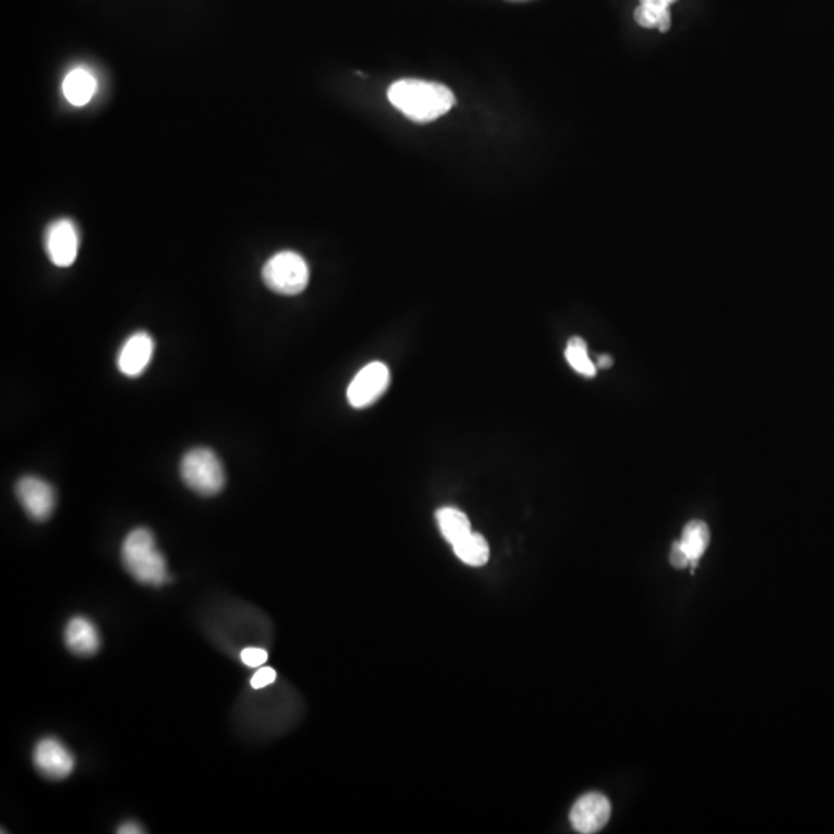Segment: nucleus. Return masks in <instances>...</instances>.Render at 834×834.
<instances>
[{
	"label": "nucleus",
	"mask_w": 834,
	"mask_h": 834,
	"mask_svg": "<svg viewBox=\"0 0 834 834\" xmlns=\"http://www.w3.org/2000/svg\"><path fill=\"white\" fill-rule=\"evenodd\" d=\"M268 651L262 648H246L240 652V660L248 668H260L268 662Z\"/></svg>",
	"instance_id": "obj_18"
},
{
	"label": "nucleus",
	"mask_w": 834,
	"mask_h": 834,
	"mask_svg": "<svg viewBox=\"0 0 834 834\" xmlns=\"http://www.w3.org/2000/svg\"><path fill=\"white\" fill-rule=\"evenodd\" d=\"M275 680H277V672H275V669L263 665L252 675L251 686L252 689H263L266 686L272 685Z\"/></svg>",
	"instance_id": "obj_19"
},
{
	"label": "nucleus",
	"mask_w": 834,
	"mask_h": 834,
	"mask_svg": "<svg viewBox=\"0 0 834 834\" xmlns=\"http://www.w3.org/2000/svg\"><path fill=\"white\" fill-rule=\"evenodd\" d=\"M17 501L33 521L44 523L53 515L56 492L53 485L38 476H24L16 484Z\"/></svg>",
	"instance_id": "obj_6"
},
{
	"label": "nucleus",
	"mask_w": 834,
	"mask_h": 834,
	"mask_svg": "<svg viewBox=\"0 0 834 834\" xmlns=\"http://www.w3.org/2000/svg\"><path fill=\"white\" fill-rule=\"evenodd\" d=\"M709 540H711V533H709L708 524L703 523L700 519H694L691 523L686 524L679 544L688 556L692 567L697 566L703 553L708 549Z\"/></svg>",
	"instance_id": "obj_14"
},
{
	"label": "nucleus",
	"mask_w": 834,
	"mask_h": 834,
	"mask_svg": "<svg viewBox=\"0 0 834 834\" xmlns=\"http://www.w3.org/2000/svg\"><path fill=\"white\" fill-rule=\"evenodd\" d=\"M391 374L387 365L382 362L368 363L351 380L350 387L346 391V397L351 407L368 408L384 396L385 391L390 387Z\"/></svg>",
	"instance_id": "obj_5"
},
{
	"label": "nucleus",
	"mask_w": 834,
	"mask_h": 834,
	"mask_svg": "<svg viewBox=\"0 0 834 834\" xmlns=\"http://www.w3.org/2000/svg\"><path fill=\"white\" fill-rule=\"evenodd\" d=\"M155 351V342L146 331L132 334L124 342L118 354V368L124 376L138 377L149 367Z\"/></svg>",
	"instance_id": "obj_10"
},
{
	"label": "nucleus",
	"mask_w": 834,
	"mask_h": 834,
	"mask_svg": "<svg viewBox=\"0 0 834 834\" xmlns=\"http://www.w3.org/2000/svg\"><path fill=\"white\" fill-rule=\"evenodd\" d=\"M436 519H438L442 536L451 546L465 538L468 533L473 532L468 516L461 510L455 509V507H442L441 510L436 512Z\"/></svg>",
	"instance_id": "obj_15"
},
{
	"label": "nucleus",
	"mask_w": 834,
	"mask_h": 834,
	"mask_svg": "<svg viewBox=\"0 0 834 834\" xmlns=\"http://www.w3.org/2000/svg\"><path fill=\"white\" fill-rule=\"evenodd\" d=\"M611 802L600 793H587L580 797L572 811L570 824L578 833L592 834L604 828L611 818Z\"/></svg>",
	"instance_id": "obj_9"
},
{
	"label": "nucleus",
	"mask_w": 834,
	"mask_h": 834,
	"mask_svg": "<svg viewBox=\"0 0 834 834\" xmlns=\"http://www.w3.org/2000/svg\"><path fill=\"white\" fill-rule=\"evenodd\" d=\"M121 560L138 583L160 587L169 581L166 558L156 547L155 536L149 529L138 527L126 536Z\"/></svg>",
	"instance_id": "obj_2"
},
{
	"label": "nucleus",
	"mask_w": 834,
	"mask_h": 834,
	"mask_svg": "<svg viewBox=\"0 0 834 834\" xmlns=\"http://www.w3.org/2000/svg\"><path fill=\"white\" fill-rule=\"evenodd\" d=\"M65 99L75 107H84L92 101L96 92V79L89 70L75 68L65 76L62 84Z\"/></svg>",
	"instance_id": "obj_12"
},
{
	"label": "nucleus",
	"mask_w": 834,
	"mask_h": 834,
	"mask_svg": "<svg viewBox=\"0 0 834 834\" xmlns=\"http://www.w3.org/2000/svg\"><path fill=\"white\" fill-rule=\"evenodd\" d=\"M262 277L271 291L282 295H297L308 286V263L297 252H278L263 266Z\"/></svg>",
	"instance_id": "obj_4"
},
{
	"label": "nucleus",
	"mask_w": 834,
	"mask_h": 834,
	"mask_svg": "<svg viewBox=\"0 0 834 834\" xmlns=\"http://www.w3.org/2000/svg\"><path fill=\"white\" fill-rule=\"evenodd\" d=\"M612 363H614V360H612L611 356H601L600 360H598V365H600V368H609L611 367Z\"/></svg>",
	"instance_id": "obj_22"
},
{
	"label": "nucleus",
	"mask_w": 834,
	"mask_h": 834,
	"mask_svg": "<svg viewBox=\"0 0 834 834\" xmlns=\"http://www.w3.org/2000/svg\"><path fill=\"white\" fill-rule=\"evenodd\" d=\"M677 0H640L635 10V21L643 28H658L666 33L671 28V5Z\"/></svg>",
	"instance_id": "obj_13"
},
{
	"label": "nucleus",
	"mask_w": 834,
	"mask_h": 834,
	"mask_svg": "<svg viewBox=\"0 0 834 834\" xmlns=\"http://www.w3.org/2000/svg\"><path fill=\"white\" fill-rule=\"evenodd\" d=\"M509 2H529V0H509Z\"/></svg>",
	"instance_id": "obj_23"
},
{
	"label": "nucleus",
	"mask_w": 834,
	"mask_h": 834,
	"mask_svg": "<svg viewBox=\"0 0 834 834\" xmlns=\"http://www.w3.org/2000/svg\"><path fill=\"white\" fill-rule=\"evenodd\" d=\"M65 646L73 654L89 657L95 655L101 646L98 628L95 623L85 617H73L65 626Z\"/></svg>",
	"instance_id": "obj_11"
},
{
	"label": "nucleus",
	"mask_w": 834,
	"mask_h": 834,
	"mask_svg": "<svg viewBox=\"0 0 834 834\" xmlns=\"http://www.w3.org/2000/svg\"><path fill=\"white\" fill-rule=\"evenodd\" d=\"M34 767L51 780L67 779L75 770V757L61 740L45 737L34 746Z\"/></svg>",
	"instance_id": "obj_7"
},
{
	"label": "nucleus",
	"mask_w": 834,
	"mask_h": 834,
	"mask_svg": "<svg viewBox=\"0 0 834 834\" xmlns=\"http://www.w3.org/2000/svg\"><path fill=\"white\" fill-rule=\"evenodd\" d=\"M566 359L570 367L581 376L594 377L597 374V367L590 360L586 342L581 337H572L567 342Z\"/></svg>",
	"instance_id": "obj_17"
},
{
	"label": "nucleus",
	"mask_w": 834,
	"mask_h": 834,
	"mask_svg": "<svg viewBox=\"0 0 834 834\" xmlns=\"http://www.w3.org/2000/svg\"><path fill=\"white\" fill-rule=\"evenodd\" d=\"M456 556L462 563L472 567H481L487 564L490 558V547L484 536L479 533H468L458 543L453 544Z\"/></svg>",
	"instance_id": "obj_16"
},
{
	"label": "nucleus",
	"mask_w": 834,
	"mask_h": 834,
	"mask_svg": "<svg viewBox=\"0 0 834 834\" xmlns=\"http://www.w3.org/2000/svg\"><path fill=\"white\" fill-rule=\"evenodd\" d=\"M79 232L68 218L53 221L45 231V251L53 265L68 268L78 257Z\"/></svg>",
	"instance_id": "obj_8"
},
{
	"label": "nucleus",
	"mask_w": 834,
	"mask_h": 834,
	"mask_svg": "<svg viewBox=\"0 0 834 834\" xmlns=\"http://www.w3.org/2000/svg\"><path fill=\"white\" fill-rule=\"evenodd\" d=\"M394 109L414 123H433L447 115L456 104L455 93L447 85L424 79H399L388 89Z\"/></svg>",
	"instance_id": "obj_1"
},
{
	"label": "nucleus",
	"mask_w": 834,
	"mask_h": 834,
	"mask_svg": "<svg viewBox=\"0 0 834 834\" xmlns=\"http://www.w3.org/2000/svg\"><path fill=\"white\" fill-rule=\"evenodd\" d=\"M671 564L672 566L677 567V569H683V567L691 566L688 556H686V553L683 552L682 547H680L679 541L672 544Z\"/></svg>",
	"instance_id": "obj_20"
},
{
	"label": "nucleus",
	"mask_w": 834,
	"mask_h": 834,
	"mask_svg": "<svg viewBox=\"0 0 834 834\" xmlns=\"http://www.w3.org/2000/svg\"><path fill=\"white\" fill-rule=\"evenodd\" d=\"M180 473L184 484L200 496L218 495L226 484L223 464L209 448L187 451L181 459Z\"/></svg>",
	"instance_id": "obj_3"
},
{
	"label": "nucleus",
	"mask_w": 834,
	"mask_h": 834,
	"mask_svg": "<svg viewBox=\"0 0 834 834\" xmlns=\"http://www.w3.org/2000/svg\"><path fill=\"white\" fill-rule=\"evenodd\" d=\"M116 831H118V833L121 834L144 833V830L143 828H141V825L135 824V822H126V824L121 825V827H119Z\"/></svg>",
	"instance_id": "obj_21"
}]
</instances>
